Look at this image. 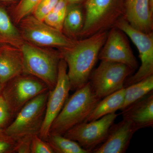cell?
Segmentation results:
<instances>
[{
  "label": "cell",
  "mask_w": 153,
  "mask_h": 153,
  "mask_svg": "<svg viewBox=\"0 0 153 153\" xmlns=\"http://www.w3.org/2000/svg\"><path fill=\"white\" fill-rule=\"evenodd\" d=\"M117 3V0H87L85 3V20L80 34L91 36L114 21L121 13Z\"/></svg>",
  "instance_id": "11"
},
{
  "label": "cell",
  "mask_w": 153,
  "mask_h": 153,
  "mask_svg": "<svg viewBox=\"0 0 153 153\" xmlns=\"http://www.w3.org/2000/svg\"><path fill=\"white\" fill-rule=\"evenodd\" d=\"M118 115L114 113L97 120L84 122L68 130L63 136L75 141L84 149L92 153L106 139L109 129Z\"/></svg>",
  "instance_id": "9"
},
{
  "label": "cell",
  "mask_w": 153,
  "mask_h": 153,
  "mask_svg": "<svg viewBox=\"0 0 153 153\" xmlns=\"http://www.w3.org/2000/svg\"><path fill=\"white\" fill-rule=\"evenodd\" d=\"M76 4L68 5L64 18L63 29L69 36L80 34L84 24L82 10Z\"/></svg>",
  "instance_id": "20"
},
{
  "label": "cell",
  "mask_w": 153,
  "mask_h": 153,
  "mask_svg": "<svg viewBox=\"0 0 153 153\" xmlns=\"http://www.w3.org/2000/svg\"><path fill=\"white\" fill-rule=\"evenodd\" d=\"M13 117L9 107L2 95L0 96V128H5L9 125Z\"/></svg>",
  "instance_id": "27"
},
{
  "label": "cell",
  "mask_w": 153,
  "mask_h": 153,
  "mask_svg": "<svg viewBox=\"0 0 153 153\" xmlns=\"http://www.w3.org/2000/svg\"><path fill=\"white\" fill-rule=\"evenodd\" d=\"M41 0H20L13 12L15 22L19 24L25 17L33 14Z\"/></svg>",
  "instance_id": "22"
},
{
  "label": "cell",
  "mask_w": 153,
  "mask_h": 153,
  "mask_svg": "<svg viewBox=\"0 0 153 153\" xmlns=\"http://www.w3.org/2000/svg\"><path fill=\"white\" fill-rule=\"evenodd\" d=\"M134 71L123 63L101 60L89 78L91 87L100 99L124 88L126 78Z\"/></svg>",
  "instance_id": "6"
},
{
  "label": "cell",
  "mask_w": 153,
  "mask_h": 153,
  "mask_svg": "<svg viewBox=\"0 0 153 153\" xmlns=\"http://www.w3.org/2000/svg\"><path fill=\"white\" fill-rule=\"evenodd\" d=\"M4 85L5 84H3L0 82V96L1 94Z\"/></svg>",
  "instance_id": "32"
},
{
  "label": "cell",
  "mask_w": 153,
  "mask_h": 153,
  "mask_svg": "<svg viewBox=\"0 0 153 153\" xmlns=\"http://www.w3.org/2000/svg\"><path fill=\"white\" fill-rule=\"evenodd\" d=\"M125 88L124 100L120 110L121 111L153 91V75Z\"/></svg>",
  "instance_id": "19"
},
{
  "label": "cell",
  "mask_w": 153,
  "mask_h": 153,
  "mask_svg": "<svg viewBox=\"0 0 153 153\" xmlns=\"http://www.w3.org/2000/svg\"><path fill=\"white\" fill-rule=\"evenodd\" d=\"M126 20L132 27L146 33H152V14L149 0H126Z\"/></svg>",
  "instance_id": "14"
},
{
  "label": "cell",
  "mask_w": 153,
  "mask_h": 153,
  "mask_svg": "<svg viewBox=\"0 0 153 153\" xmlns=\"http://www.w3.org/2000/svg\"><path fill=\"white\" fill-rule=\"evenodd\" d=\"M48 90V86L42 80L32 75L22 74L6 82L1 95L13 117L29 101Z\"/></svg>",
  "instance_id": "5"
},
{
  "label": "cell",
  "mask_w": 153,
  "mask_h": 153,
  "mask_svg": "<svg viewBox=\"0 0 153 153\" xmlns=\"http://www.w3.org/2000/svg\"><path fill=\"white\" fill-rule=\"evenodd\" d=\"M22 74L24 65L20 49L10 45L0 46V82L5 84Z\"/></svg>",
  "instance_id": "16"
},
{
  "label": "cell",
  "mask_w": 153,
  "mask_h": 153,
  "mask_svg": "<svg viewBox=\"0 0 153 153\" xmlns=\"http://www.w3.org/2000/svg\"><path fill=\"white\" fill-rule=\"evenodd\" d=\"M19 24V29L24 41L38 47L62 49L69 47L74 41L61 31L50 27L33 15L25 17Z\"/></svg>",
  "instance_id": "7"
},
{
  "label": "cell",
  "mask_w": 153,
  "mask_h": 153,
  "mask_svg": "<svg viewBox=\"0 0 153 153\" xmlns=\"http://www.w3.org/2000/svg\"><path fill=\"white\" fill-rule=\"evenodd\" d=\"M59 0H41L33 13L36 19L43 22L45 17L55 7Z\"/></svg>",
  "instance_id": "24"
},
{
  "label": "cell",
  "mask_w": 153,
  "mask_h": 153,
  "mask_svg": "<svg viewBox=\"0 0 153 153\" xmlns=\"http://www.w3.org/2000/svg\"><path fill=\"white\" fill-rule=\"evenodd\" d=\"M31 153H54L48 142L42 139L38 135L33 136L31 145Z\"/></svg>",
  "instance_id": "26"
},
{
  "label": "cell",
  "mask_w": 153,
  "mask_h": 153,
  "mask_svg": "<svg viewBox=\"0 0 153 153\" xmlns=\"http://www.w3.org/2000/svg\"><path fill=\"white\" fill-rule=\"evenodd\" d=\"M47 141L54 153H90L75 141L63 135L49 134Z\"/></svg>",
  "instance_id": "21"
},
{
  "label": "cell",
  "mask_w": 153,
  "mask_h": 153,
  "mask_svg": "<svg viewBox=\"0 0 153 153\" xmlns=\"http://www.w3.org/2000/svg\"><path fill=\"white\" fill-rule=\"evenodd\" d=\"M66 1L68 3V4H75L82 1L83 0H66Z\"/></svg>",
  "instance_id": "29"
},
{
  "label": "cell",
  "mask_w": 153,
  "mask_h": 153,
  "mask_svg": "<svg viewBox=\"0 0 153 153\" xmlns=\"http://www.w3.org/2000/svg\"><path fill=\"white\" fill-rule=\"evenodd\" d=\"M70 91L67 64L61 58L58 68L57 83L53 89L49 90L45 117L39 134V136L44 140L47 141L51 125L64 106Z\"/></svg>",
  "instance_id": "10"
},
{
  "label": "cell",
  "mask_w": 153,
  "mask_h": 153,
  "mask_svg": "<svg viewBox=\"0 0 153 153\" xmlns=\"http://www.w3.org/2000/svg\"><path fill=\"white\" fill-rule=\"evenodd\" d=\"M125 88L102 99L96 104L85 122L97 120L120 110L124 100Z\"/></svg>",
  "instance_id": "18"
},
{
  "label": "cell",
  "mask_w": 153,
  "mask_h": 153,
  "mask_svg": "<svg viewBox=\"0 0 153 153\" xmlns=\"http://www.w3.org/2000/svg\"><path fill=\"white\" fill-rule=\"evenodd\" d=\"M49 90L25 105L14 120L4 128L6 133L16 138L26 135H39L45 117Z\"/></svg>",
  "instance_id": "4"
},
{
  "label": "cell",
  "mask_w": 153,
  "mask_h": 153,
  "mask_svg": "<svg viewBox=\"0 0 153 153\" xmlns=\"http://www.w3.org/2000/svg\"><path fill=\"white\" fill-rule=\"evenodd\" d=\"M108 34L98 32L85 39L74 41L69 47L60 49L61 58L67 64L70 91H75L89 81Z\"/></svg>",
  "instance_id": "1"
},
{
  "label": "cell",
  "mask_w": 153,
  "mask_h": 153,
  "mask_svg": "<svg viewBox=\"0 0 153 153\" xmlns=\"http://www.w3.org/2000/svg\"><path fill=\"white\" fill-rule=\"evenodd\" d=\"M116 27L128 36L139 52L141 62L137 71L127 78L124 88L153 75V36L152 33H146L134 29L125 19H121L116 22Z\"/></svg>",
  "instance_id": "8"
},
{
  "label": "cell",
  "mask_w": 153,
  "mask_h": 153,
  "mask_svg": "<svg viewBox=\"0 0 153 153\" xmlns=\"http://www.w3.org/2000/svg\"><path fill=\"white\" fill-rule=\"evenodd\" d=\"M100 100L88 81L67 99L51 125L49 134L63 135L74 126L85 122Z\"/></svg>",
  "instance_id": "2"
},
{
  "label": "cell",
  "mask_w": 153,
  "mask_h": 153,
  "mask_svg": "<svg viewBox=\"0 0 153 153\" xmlns=\"http://www.w3.org/2000/svg\"><path fill=\"white\" fill-rule=\"evenodd\" d=\"M33 136L26 135L18 138L16 153H31V145Z\"/></svg>",
  "instance_id": "28"
},
{
  "label": "cell",
  "mask_w": 153,
  "mask_h": 153,
  "mask_svg": "<svg viewBox=\"0 0 153 153\" xmlns=\"http://www.w3.org/2000/svg\"><path fill=\"white\" fill-rule=\"evenodd\" d=\"M133 123L124 119L111 126L106 139L92 151L94 153H125L134 134L137 131Z\"/></svg>",
  "instance_id": "13"
},
{
  "label": "cell",
  "mask_w": 153,
  "mask_h": 153,
  "mask_svg": "<svg viewBox=\"0 0 153 153\" xmlns=\"http://www.w3.org/2000/svg\"><path fill=\"white\" fill-rule=\"evenodd\" d=\"M124 119L131 121L138 130L153 126V91L122 111Z\"/></svg>",
  "instance_id": "15"
},
{
  "label": "cell",
  "mask_w": 153,
  "mask_h": 153,
  "mask_svg": "<svg viewBox=\"0 0 153 153\" xmlns=\"http://www.w3.org/2000/svg\"><path fill=\"white\" fill-rule=\"evenodd\" d=\"M65 14L52 11L44 18V22L50 27L62 32Z\"/></svg>",
  "instance_id": "25"
},
{
  "label": "cell",
  "mask_w": 153,
  "mask_h": 153,
  "mask_svg": "<svg viewBox=\"0 0 153 153\" xmlns=\"http://www.w3.org/2000/svg\"><path fill=\"white\" fill-rule=\"evenodd\" d=\"M149 6L150 8V10L151 12L152 13H153V0H149Z\"/></svg>",
  "instance_id": "31"
},
{
  "label": "cell",
  "mask_w": 153,
  "mask_h": 153,
  "mask_svg": "<svg viewBox=\"0 0 153 153\" xmlns=\"http://www.w3.org/2000/svg\"><path fill=\"white\" fill-rule=\"evenodd\" d=\"M102 47L99 54L100 60L123 63L134 70L138 67L136 58L124 36L116 27L108 34Z\"/></svg>",
  "instance_id": "12"
},
{
  "label": "cell",
  "mask_w": 153,
  "mask_h": 153,
  "mask_svg": "<svg viewBox=\"0 0 153 153\" xmlns=\"http://www.w3.org/2000/svg\"><path fill=\"white\" fill-rule=\"evenodd\" d=\"M16 0H0V4L5 5L6 4L13 2Z\"/></svg>",
  "instance_id": "30"
},
{
  "label": "cell",
  "mask_w": 153,
  "mask_h": 153,
  "mask_svg": "<svg viewBox=\"0 0 153 153\" xmlns=\"http://www.w3.org/2000/svg\"><path fill=\"white\" fill-rule=\"evenodd\" d=\"M23 59L24 74L42 80L52 90L57 83L61 59L60 52L43 49L25 41L20 48Z\"/></svg>",
  "instance_id": "3"
},
{
  "label": "cell",
  "mask_w": 153,
  "mask_h": 153,
  "mask_svg": "<svg viewBox=\"0 0 153 153\" xmlns=\"http://www.w3.org/2000/svg\"><path fill=\"white\" fill-rule=\"evenodd\" d=\"M17 140L6 133L4 128H0V153H16Z\"/></svg>",
  "instance_id": "23"
},
{
  "label": "cell",
  "mask_w": 153,
  "mask_h": 153,
  "mask_svg": "<svg viewBox=\"0 0 153 153\" xmlns=\"http://www.w3.org/2000/svg\"><path fill=\"white\" fill-rule=\"evenodd\" d=\"M25 41L19 29L12 22L5 5L0 4V46L10 45L20 49Z\"/></svg>",
  "instance_id": "17"
}]
</instances>
